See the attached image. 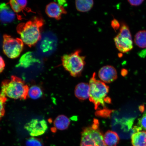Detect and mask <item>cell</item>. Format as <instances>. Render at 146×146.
Wrapping results in <instances>:
<instances>
[{"label":"cell","mask_w":146,"mask_h":146,"mask_svg":"<svg viewBox=\"0 0 146 146\" xmlns=\"http://www.w3.org/2000/svg\"><path fill=\"white\" fill-rule=\"evenodd\" d=\"M44 22L40 17H35L26 23L17 25L16 30L24 43L31 47L41 39V30Z\"/></svg>","instance_id":"1"},{"label":"cell","mask_w":146,"mask_h":146,"mask_svg":"<svg viewBox=\"0 0 146 146\" xmlns=\"http://www.w3.org/2000/svg\"><path fill=\"white\" fill-rule=\"evenodd\" d=\"M1 94L6 97L15 100H25L28 96L29 88L25 82L17 76H12L10 80L1 83Z\"/></svg>","instance_id":"2"},{"label":"cell","mask_w":146,"mask_h":146,"mask_svg":"<svg viewBox=\"0 0 146 146\" xmlns=\"http://www.w3.org/2000/svg\"><path fill=\"white\" fill-rule=\"evenodd\" d=\"M96 73H94L89 81L90 96L89 100L94 104L95 109L100 106L105 107V102L110 103L111 100L106 97L109 92V88L105 83L96 79Z\"/></svg>","instance_id":"3"},{"label":"cell","mask_w":146,"mask_h":146,"mask_svg":"<svg viewBox=\"0 0 146 146\" xmlns=\"http://www.w3.org/2000/svg\"><path fill=\"white\" fill-rule=\"evenodd\" d=\"M81 50H76L72 53L62 56V64L66 70L74 77L81 76L86 64L85 56L81 55Z\"/></svg>","instance_id":"4"},{"label":"cell","mask_w":146,"mask_h":146,"mask_svg":"<svg viewBox=\"0 0 146 146\" xmlns=\"http://www.w3.org/2000/svg\"><path fill=\"white\" fill-rule=\"evenodd\" d=\"M81 146H107L97 120H94L92 125L85 128L82 131Z\"/></svg>","instance_id":"5"},{"label":"cell","mask_w":146,"mask_h":146,"mask_svg":"<svg viewBox=\"0 0 146 146\" xmlns=\"http://www.w3.org/2000/svg\"><path fill=\"white\" fill-rule=\"evenodd\" d=\"M114 40L116 48L120 52L125 53L133 48L132 35L129 26L125 23H121L119 32Z\"/></svg>","instance_id":"6"},{"label":"cell","mask_w":146,"mask_h":146,"mask_svg":"<svg viewBox=\"0 0 146 146\" xmlns=\"http://www.w3.org/2000/svg\"><path fill=\"white\" fill-rule=\"evenodd\" d=\"M22 40L7 34L3 36V48L5 54L11 59L17 58L22 52L24 46Z\"/></svg>","instance_id":"7"},{"label":"cell","mask_w":146,"mask_h":146,"mask_svg":"<svg viewBox=\"0 0 146 146\" xmlns=\"http://www.w3.org/2000/svg\"><path fill=\"white\" fill-rule=\"evenodd\" d=\"M25 128L31 136L36 137L44 134L48 129V125L44 119H34L25 124Z\"/></svg>","instance_id":"8"},{"label":"cell","mask_w":146,"mask_h":146,"mask_svg":"<svg viewBox=\"0 0 146 146\" xmlns=\"http://www.w3.org/2000/svg\"><path fill=\"white\" fill-rule=\"evenodd\" d=\"M98 76L104 83H110L117 78V73L115 68L111 65L105 66L100 69Z\"/></svg>","instance_id":"9"},{"label":"cell","mask_w":146,"mask_h":146,"mask_svg":"<svg viewBox=\"0 0 146 146\" xmlns=\"http://www.w3.org/2000/svg\"><path fill=\"white\" fill-rule=\"evenodd\" d=\"M45 12L48 17L57 20L61 19L63 14L67 13L63 5L54 2L49 3L46 5Z\"/></svg>","instance_id":"10"},{"label":"cell","mask_w":146,"mask_h":146,"mask_svg":"<svg viewBox=\"0 0 146 146\" xmlns=\"http://www.w3.org/2000/svg\"><path fill=\"white\" fill-rule=\"evenodd\" d=\"M15 13L9 6L8 3L0 4V22L7 24L13 22L15 20Z\"/></svg>","instance_id":"11"},{"label":"cell","mask_w":146,"mask_h":146,"mask_svg":"<svg viewBox=\"0 0 146 146\" xmlns=\"http://www.w3.org/2000/svg\"><path fill=\"white\" fill-rule=\"evenodd\" d=\"M90 90V86L88 84L80 83L75 88V95L80 100H86L89 98Z\"/></svg>","instance_id":"12"},{"label":"cell","mask_w":146,"mask_h":146,"mask_svg":"<svg viewBox=\"0 0 146 146\" xmlns=\"http://www.w3.org/2000/svg\"><path fill=\"white\" fill-rule=\"evenodd\" d=\"M39 62V60L35 58L33 52H29L22 56L16 67L27 68Z\"/></svg>","instance_id":"13"},{"label":"cell","mask_w":146,"mask_h":146,"mask_svg":"<svg viewBox=\"0 0 146 146\" xmlns=\"http://www.w3.org/2000/svg\"><path fill=\"white\" fill-rule=\"evenodd\" d=\"M132 146H146V131L135 132L131 136Z\"/></svg>","instance_id":"14"},{"label":"cell","mask_w":146,"mask_h":146,"mask_svg":"<svg viewBox=\"0 0 146 146\" xmlns=\"http://www.w3.org/2000/svg\"><path fill=\"white\" fill-rule=\"evenodd\" d=\"M104 140L107 146H115L119 141L118 134L114 131L109 130L104 136Z\"/></svg>","instance_id":"15"},{"label":"cell","mask_w":146,"mask_h":146,"mask_svg":"<svg viewBox=\"0 0 146 146\" xmlns=\"http://www.w3.org/2000/svg\"><path fill=\"white\" fill-rule=\"evenodd\" d=\"M70 124V120L67 116L61 115L58 116L54 121V125L56 129L60 130L68 128Z\"/></svg>","instance_id":"16"},{"label":"cell","mask_w":146,"mask_h":146,"mask_svg":"<svg viewBox=\"0 0 146 146\" xmlns=\"http://www.w3.org/2000/svg\"><path fill=\"white\" fill-rule=\"evenodd\" d=\"M94 3V1L92 0H78L75 1L76 10L82 12L89 11L93 8Z\"/></svg>","instance_id":"17"},{"label":"cell","mask_w":146,"mask_h":146,"mask_svg":"<svg viewBox=\"0 0 146 146\" xmlns=\"http://www.w3.org/2000/svg\"><path fill=\"white\" fill-rule=\"evenodd\" d=\"M135 43L140 48L146 47V31L141 30L138 32L134 36Z\"/></svg>","instance_id":"18"},{"label":"cell","mask_w":146,"mask_h":146,"mask_svg":"<svg viewBox=\"0 0 146 146\" xmlns=\"http://www.w3.org/2000/svg\"><path fill=\"white\" fill-rule=\"evenodd\" d=\"M43 95L41 88L36 85L33 86L29 89L28 96L33 100H37Z\"/></svg>","instance_id":"19"},{"label":"cell","mask_w":146,"mask_h":146,"mask_svg":"<svg viewBox=\"0 0 146 146\" xmlns=\"http://www.w3.org/2000/svg\"><path fill=\"white\" fill-rule=\"evenodd\" d=\"M135 132L142 131V129L146 131V111L138 119L137 125L134 128Z\"/></svg>","instance_id":"20"},{"label":"cell","mask_w":146,"mask_h":146,"mask_svg":"<svg viewBox=\"0 0 146 146\" xmlns=\"http://www.w3.org/2000/svg\"><path fill=\"white\" fill-rule=\"evenodd\" d=\"M25 144L26 146H44L43 142L41 139L34 137L27 139Z\"/></svg>","instance_id":"21"},{"label":"cell","mask_w":146,"mask_h":146,"mask_svg":"<svg viewBox=\"0 0 146 146\" xmlns=\"http://www.w3.org/2000/svg\"><path fill=\"white\" fill-rule=\"evenodd\" d=\"M7 100L6 96L0 93V120L5 114V105Z\"/></svg>","instance_id":"22"},{"label":"cell","mask_w":146,"mask_h":146,"mask_svg":"<svg viewBox=\"0 0 146 146\" xmlns=\"http://www.w3.org/2000/svg\"><path fill=\"white\" fill-rule=\"evenodd\" d=\"M9 3L11 8L15 13L18 14L23 11V10H25V9L23 8L18 4L16 1H15V0L10 1H9Z\"/></svg>","instance_id":"23"},{"label":"cell","mask_w":146,"mask_h":146,"mask_svg":"<svg viewBox=\"0 0 146 146\" xmlns=\"http://www.w3.org/2000/svg\"><path fill=\"white\" fill-rule=\"evenodd\" d=\"M50 40H45L42 42L41 45V49L43 52H46L47 51L52 50V47H54V43H52Z\"/></svg>","instance_id":"24"},{"label":"cell","mask_w":146,"mask_h":146,"mask_svg":"<svg viewBox=\"0 0 146 146\" xmlns=\"http://www.w3.org/2000/svg\"><path fill=\"white\" fill-rule=\"evenodd\" d=\"M111 25L115 31H116L120 28L121 25L120 24L119 22L117 20L114 19L111 21Z\"/></svg>","instance_id":"25"},{"label":"cell","mask_w":146,"mask_h":146,"mask_svg":"<svg viewBox=\"0 0 146 146\" xmlns=\"http://www.w3.org/2000/svg\"><path fill=\"white\" fill-rule=\"evenodd\" d=\"M129 4L132 6H138L141 5L144 1L143 0H139V1H127Z\"/></svg>","instance_id":"26"},{"label":"cell","mask_w":146,"mask_h":146,"mask_svg":"<svg viewBox=\"0 0 146 146\" xmlns=\"http://www.w3.org/2000/svg\"><path fill=\"white\" fill-rule=\"evenodd\" d=\"M5 67V64L2 57L0 56V74L4 70Z\"/></svg>","instance_id":"27"},{"label":"cell","mask_w":146,"mask_h":146,"mask_svg":"<svg viewBox=\"0 0 146 146\" xmlns=\"http://www.w3.org/2000/svg\"><path fill=\"white\" fill-rule=\"evenodd\" d=\"M23 8L25 9L27 4V1H16Z\"/></svg>","instance_id":"28"},{"label":"cell","mask_w":146,"mask_h":146,"mask_svg":"<svg viewBox=\"0 0 146 146\" xmlns=\"http://www.w3.org/2000/svg\"><path fill=\"white\" fill-rule=\"evenodd\" d=\"M121 74L123 76H125L127 74V71L125 69H123L121 71Z\"/></svg>","instance_id":"29"}]
</instances>
